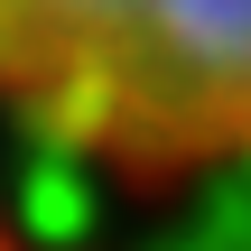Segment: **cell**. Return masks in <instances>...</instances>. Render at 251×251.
Returning <instances> with one entry per match:
<instances>
[{
  "instance_id": "obj_1",
  "label": "cell",
  "mask_w": 251,
  "mask_h": 251,
  "mask_svg": "<svg viewBox=\"0 0 251 251\" xmlns=\"http://www.w3.org/2000/svg\"><path fill=\"white\" fill-rule=\"evenodd\" d=\"M0 112L121 177L251 158V0H0Z\"/></svg>"
},
{
  "instance_id": "obj_2",
  "label": "cell",
  "mask_w": 251,
  "mask_h": 251,
  "mask_svg": "<svg viewBox=\"0 0 251 251\" xmlns=\"http://www.w3.org/2000/svg\"><path fill=\"white\" fill-rule=\"evenodd\" d=\"M0 251H28V242H9V233H0Z\"/></svg>"
}]
</instances>
